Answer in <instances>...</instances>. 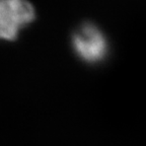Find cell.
Here are the masks:
<instances>
[{"instance_id":"2","label":"cell","mask_w":146,"mask_h":146,"mask_svg":"<svg viewBox=\"0 0 146 146\" xmlns=\"http://www.w3.org/2000/svg\"><path fill=\"white\" fill-rule=\"evenodd\" d=\"M72 45L76 54L88 63L102 61L107 55L105 35L92 23H83L78 27L73 34Z\"/></svg>"},{"instance_id":"1","label":"cell","mask_w":146,"mask_h":146,"mask_svg":"<svg viewBox=\"0 0 146 146\" xmlns=\"http://www.w3.org/2000/svg\"><path fill=\"white\" fill-rule=\"evenodd\" d=\"M35 16L34 6L27 0H0V39L15 40L19 30Z\"/></svg>"}]
</instances>
